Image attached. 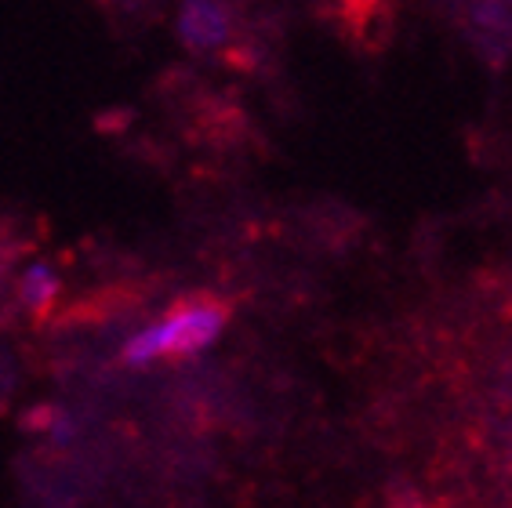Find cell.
I'll return each instance as SVG.
<instances>
[{"label": "cell", "instance_id": "cell-1", "mask_svg": "<svg viewBox=\"0 0 512 508\" xmlns=\"http://www.w3.org/2000/svg\"><path fill=\"white\" fill-rule=\"evenodd\" d=\"M226 327V309L215 302H189L171 309L164 320H157L153 327L138 331L124 349L128 363H153L164 356H189V352L207 349L211 342H218V334Z\"/></svg>", "mask_w": 512, "mask_h": 508}, {"label": "cell", "instance_id": "cell-3", "mask_svg": "<svg viewBox=\"0 0 512 508\" xmlns=\"http://www.w3.org/2000/svg\"><path fill=\"white\" fill-rule=\"evenodd\" d=\"M59 298V276L51 265H30L22 276V305L30 313H44L51 302Z\"/></svg>", "mask_w": 512, "mask_h": 508}, {"label": "cell", "instance_id": "cell-2", "mask_svg": "<svg viewBox=\"0 0 512 508\" xmlns=\"http://www.w3.org/2000/svg\"><path fill=\"white\" fill-rule=\"evenodd\" d=\"M178 30H182L186 44H193V48H218L229 37V15L215 0H189L186 8H182Z\"/></svg>", "mask_w": 512, "mask_h": 508}]
</instances>
